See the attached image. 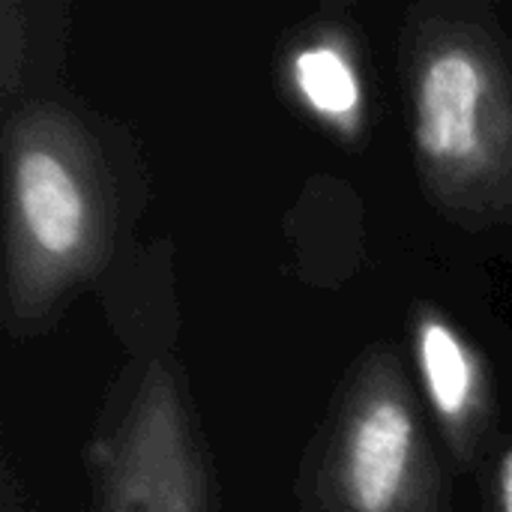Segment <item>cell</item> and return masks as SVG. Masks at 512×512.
I'll return each instance as SVG.
<instances>
[{
  "instance_id": "6da1fadb",
  "label": "cell",
  "mask_w": 512,
  "mask_h": 512,
  "mask_svg": "<svg viewBox=\"0 0 512 512\" xmlns=\"http://www.w3.org/2000/svg\"><path fill=\"white\" fill-rule=\"evenodd\" d=\"M411 132L426 186L453 219L512 216V57L483 24L429 15L408 51Z\"/></svg>"
},
{
  "instance_id": "7a4b0ae2",
  "label": "cell",
  "mask_w": 512,
  "mask_h": 512,
  "mask_svg": "<svg viewBox=\"0 0 512 512\" xmlns=\"http://www.w3.org/2000/svg\"><path fill=\"white\" fill-rule=\"evenodd\" d=\"M111 249L108 177L84 126L54 108L21 111L6 132V303L39 321L87 282Z\"/></svg>"
},
{
  "instance_id": "3957f363",
  "label": "cell",
  "mask_w": 512,
  "mask_h": 512,
  "mask_svg": "<svg viewBox=\"0 0 512 512\" xmlns=\"http://www.w3.org/2000/svg\"><path fill=\"white\" fill-rule=\"evenodd\" d=\"M327 483L339 512H441L438 465L390 351L366 360L345 399Z\"/></svg>"
},
{
  "instance_id": "277c9868",
  "label": "cell",
  "mask_w": 512,
  "mask_h": 512,
  "mask_svg": "<svg viewBox=\"0 0 512 512\" xmlns=\"http://www.w3.org/2000/svg\"><path fill=\"white\" fill-rule=\"evenodd\" d=\"M102 512H207L195 435L162 363L147 369L105 447Z\"/></svg>"
},
{
  "instance_id": "5b68a950",
  "label": "cell",
  "mask_w": 512,
  "mask_h": 512,
  "mask_svg": "<svg viewBox=\"0 0 512 512\" xmlns=\"http://www.w3.org/2000/svg\"><path fill=\"white\" fill-rule=\"evenodd\" d=\"M417 369L432 411L447 432L459 459H471L486 429V378L483 363L462 333L435 309H423L414 321Z\"/></svg>"
},
{
  "instance_id": "8992f818",
  "label": "cell",
  "mask_w": 512,
  "mask_h": 512,
  "mask_svg": "<svg viewBox=\"0 0 512 512\" xmlns=\"http://www.w3.org/2000/svg\"><path fill=\"white\" fill-rule=\"evenodd\" d=\"M291 81L300 99L327 123L354 129L363 90L348 54L333 42H312L291 60Z\"/></svg>"
},
{
  "instance_id": "52a82bcc",
  "label": "cell",
  "mask_w": 512,
  "mask_h": 512,
  "mask_svg": "<svg viewBox=\"0 0 512 512\" xmlns=\"http://www.w3.org/2000/svg\"><path fill=\"white\" fill-rule=\"evenodd\" d=\"M495 507L498 512H512V447L501 456L495 471Z\"/></svg>"
}]
</instances>
